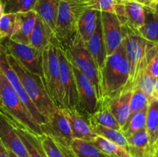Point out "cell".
<instances>
[{
	"instance_id": "6da1fadb",
	"label": "cell",
	"mask_w": 158,
	"mask_h": 157,
	"mask_svg": "<svg viewBox=\"0 0 158 157\" xmlns=\"http://www.w3.org/2000/svg\"><path fill=\"white\" fill-rule=\"evenodd\" d=\"M130 71L129 62L121 44L115 52L107 55L104 66L100 72L102 101L129 85Z\"/></svg>"
},
{
	"instance_id": "7a4b0ae2",
	"label": "cell",
	"mask_w": 158,
	"mask_h": 157,
	"mask_svg": "<svg viewBox=\"0 0 158 157\" xmlns=\"http://www.w3.org/2000/svg\"><path fill=\"white\" fill-rule=\"evenodd\" d=\"M123 33L122 45L124 48L131 69L129 85L133 88L137 84L140 73L146 68L158 44L148 41L138 32L127 26H123Z\"/></svg>"
},
{
	"instance_id": "3957f363",
	"label": "cell",
	"mask_w": 158,
	"mask_h": 157,
	"mask_svg": "<svg viewBox=\"0 0 158 157\" xmlns=\"http://www.w3.org/2000/svg\"><path fill=\"white\" fill-rule=\"evenodd\" d=\"M6 57L10 66L18 75L29 98L39 112L47 120L58 107L56 106L48 95L43 79L25 69L12 55L7 53V52Z\"/></svg>"
},
{
	"instance_id": "277c9868",
	"label": "cell",
	"mask_w": 158,
	"mask_h": 157,
	"mask_svg": "<svg viewBox=\"0 0 158 157\" xmlns=\"http://www.w3.org/2000/svg\"><path fill=\"white\" fill-rule=\"evenodd\" d=\"M0 100L3 109L18 122L21 129L40 135L43 133L40 125L37 124L24 106L12 85L0 69Z\"/></svg>"
},
{
	"instance_id": "5b68a950",
	"label": "cell",
	"mask_w": 158,
	"mask_h": 157,
	"mask_svg": "<svg viewBox=\"0 0 158 157\" xmlns=\"http://www.w3.org/2000/svg\"><path fill=\"white\" fill-rule=\"evenodd\" d=\"M60 45L63 48L71 61L91 82L100 104L102 101V92L100 88V72L86 44L80 38L78 32L69 40Z\"/></svg>"
},
{
	"instance_id": "8992f818",
	"label": "cell",
	"mask_w": 158,
	"mask_h": 157,
	"mask_svg": "<svg viewBox=\"0 0 158 157\" xmlns=\"http://www.w3.org/2000/svg\"><path fill=\"white\" fill-rule=\"evenodd\" d=\"M43 81L48 95L56 106L63 108L57 40L56 38L43 51Z\"/></svg>"
},
{
	"instance_id": "52a82bcc",
	"label": "cell",
	"mask_w": 158,
	"mask_h": 157,
	"mask_svg": "<svg viewBox=\"0 0 158 157\" xmlns=\"http://www.w3.org/2000/svg\"><path fill=\"white\" fill-rule=\"evenodd\" d=\"M87 9L83 0H60L54 36L60 44L77 33V22Z\"/></svg>"
},
{
	"instance_id": "ba28073f",
	"label": "cell",
	"mask_w": 158,
	"mask_h": 157,
	"mask_svg": "<svg viewBox=\"0 0 158 157\" xmlns=\"http://www.w3.org/2000/svg\"><path fill=\"white\" fill-rule=\"evenodd\" d=\"M3 44L7 53L29 72L43 79V52L29 45L15 42L10 38L3 39Z\"/></svg>"
},
{
	"instance_id": "9c48e42d",
	"label": "cell",
	"mask_w": 158,
	"mask_h": 157,
	"mask_svg": "<svg viewBox=\"0 0 158 157\" xmlns=\"http://www.w3.org/2000/svg\"><path fill=\"white\" fill-rule=\"evenodd\" d=\"M57 52L60 69V82L63 91V108L77 107L78 92L75 76L69 57L57 41Z\"/></svg>"
},
{
	"instance_id": "30bf717a",
	"label": "cell",
	"mask_w": 158,
	"mask_h": 157,
	"mask_svg": "<svg viewBox=\"0 0 158 157\" xmlns=\"http://www.w3.org/2000/svg\"><path fill=\"white\" fill-rule=\"evenodd\" d=\"M69 60L72 65L78 92V105L77 108L83 115L88 118L99 109L100 104L91 82L84 74L82 73L70 58Z\"/></svg>"
},
{
	"instance_id": "8fae6325",
	"label": "cell",
	"mask_w": 158,
	"mask_h": 157,
	"mask_svg": "<svg viewBox=\"0 0 158 157\" xmlns=\"http://www.w3.org/2000/svg\"><path fill=\"white\" fill-rule=\"evenodd\" d=\"M0 69L3 72V74L6 75V77L9 80L10 84L12 85V88H13L15 92L18 95L19 98L20 99L22 103L24 104L26 109H28V111L31 114V115L33 118V119L35 120V123L38 125H40V126L44 124L46 122V119L36 109V107L33 104L31 99L29 98L27 92L25 90L24 87H23V84L20 82L18 75H16V73L14 72L12 68L9 65V62L7 60V57H6V47L0 52Z\"/></svg>"
},
{
	"instance_id": "7c38bea8",
	"label": "cell",
	"mask_w": 158,
	"mask_h": 157,
	"mask_svg": "<svg viewBox=\"0 0 158 157\" xmlns=\"http://www.w3.org/2000/svg\"><path fill=\"white\" fill-rule=\"evenodd\" d=\"M43 133L49 135L59 143L71 149L73 135L67 119L63 115L61 108H57L44 124L40 126Z\"/></svg>"
},
{
	"instance_id": "4fadbf2b",
	"label": "cell",
	"mask_w": 158,
	"mask_h": 157,
	"mask_svg": "<svg viewBox=\"0 0 158 157\" xmlns=\"http://www.w3.org/2000/svg\"><path fill=\"white\" fill-rule=\"evenodd\" d=\"M100 19L106 55H110L121 46L123 38V25L113 12H100Z\"/></svg>"
},
{
	"instance_id": "5bb4252c",
	"label": "cell",
	"mask_w": 158,
	"mask_h": 157,
	"mask_svg": "<svg viewBox=\"0 0 158 157\" xmlns=\"http://www.w3.org/2000/svg\"><path fill=\"white\" fill-rule=\"evenodd\" d=\"M114 13L122 25L138 32L145 20L144 6L135 0H122L116 6Z\"/></svg>"
},
{
	"instance_id": "9a60e30c",
	"label": "cell",
	"mask_w": 158,
	"mask_h": 157,
	"mask_svg": "<svg viewBox=\"0 0 158 157\" xmlns=\"http://www.w3.org/2000/svg\"><path fill=\"white\" fill-rule=\"evenodd\" d=\"M133 88L128 85L117 93L104 99L100 103L108 108L117 123L122 128L127 123L131 115V98Z\"/></svg>"
},
{
	"instance_id": "2e32d148",
	"label": "cell",
	"mask_w": 158,
	"mask_h": 157,
	"mask_svg": "<svg viewBox=\"0 0 158 157\" xmlns=\"http://www.w3.org/2000/svg\"><path fill=\"white\" fill-rule=\"evenodd\" d=\"M72 131L73 138L80 139L92 143L97 135L92 129L87 117L81 113L77 108H61Z\"/></svg>"
},
{
	"instance_id": "e0dca14e",
	"label": "cell",
	"mask_w": 158,
	"mask_h": 157,
	"mask_svg": "<svg viewBox=\"0 0 158 157\" xmlns=\"http://www.w3.org/2000/svg\"><path fill=\"white\" fill-rule=\"evenodd\" d=\"M0 139L8 151L18 157H30L14 126L0 112Z\"/></svg>"
},
{
	"instance_id": "ac0fdd59",
	"label": "cell",
	"mask_w": 158,
	"mask_h": 157,
	"mask_svg": "<svg viewBox=\"0 0 158 157\" xmlns=\"http://www.w3.org/2000/svg\"><path fill=\"white\" fill-rule=\"evenodd\" d=\"M85 44L100 72L103 69L107 57L104 41H103L100 18L98 20L95 32L89 37L87 42H85Z\"/></svg>"
},
{
	"instance_id": "d6986e66",
	"label": "cell",
	"mask_w": 158,
	"mask_h": 157,
	"mask_svg": "<svg viewBox=\"0 0 158 157\" xmlns=\"http://www.w3.org/2000/svg\"><path fill=\"white\" fill-rule=\"evenodd\" d=\"M145 129L148 135L150 155L153 157L158 149V99H153L148 103Z\"/></svg>"
},
{
	"instance_id": "ffe728a7",
	"label": "cell",
	"mask_w": 158,
	"mask_h": 157,
	"mask_svg": "<svg viewBox=\"0 0 158 157\" xmlns=\"http://www.w3.org/2000/svg\"><path fill=\"white\" fill-rule=\"evenodd\" d=\"M37 15L33 10L17 14V28L10 39L15 42L29 45V38L32 32Z\"/></svg>"
},
{
	"instance_id": "44dd1931",
	"label": "cell",
	"mask_w": 158,
	"mask_h": 157,
	"mask_svg": "<svg viewBox=\"0 0 158 157\" xmlns=\"http://www.w3.org/2000/svg\"><path fill=\"white\" fill-rule=\"evenodd\" d=\"M37 15V14H36ZM54 33L50 28L37 15L32 32L29 38V46L43 52L54 39Z\"/></svg>"
},
{
	"instance_id": "7402d4cb",
	"label": "cell",
	"mask_w": 158,
	"mask_h": 157,
	"mask_svg": "<svg viewBox=\"0 0 158 157\" xmlns=\"http://www.w3.org/2000/svg\"><path fill=\"white\" fill-rule=\"evenodd\" d=\"M100 18V12L94 9H86L81 14L77 22V32L84 42L95 32Z\"/></svg>"
},
{
	"instance_id": "603a6c76",
	"label": "cell",
	"mask_w": 158,
	"mask_h": 157,
	"mask_svg": "<svg viewBox=\"0 0 158 157\" xmlns=\"http://www.w3.org/2000/svg\"><path fill=\"white\" fill-rule=\"evenodd\" d=\"M59 4L60 0H37L33 8L34 12L50 28L53 33Z\"/></svg>"
},
{
	"instance_id": "cb8c5ba5",
	"label": "cell",
	"mask_w": 158,
	"mask_h": 157,
	"mask_svg": "<svg viewBox=\"0 0 158 157\" xmlns=\"http://www.w3.org/2000/svg\"><path fill=\"white\" fill-rule=\"evenodd\" d=\"M126 138L128 143L127 151L131 157H151L145 128Z\"/></svg>"
},
{
	"instance_id": "d4e9b609",
	"label": "cell",
	"mask_w": 158,
	"mask_h": 157,
	"mask_svg": "<svg viewBox=\"0 0 158 157\" xmlns=\"http://www.w3.org/2000/svg\"><path fill=\"white\" fill-rule=\"evenodd\" d=\"M145 20L138 32L143 38L158 44V15L150 6H144Z\"/></svg>"
},
{
	"instance_id": "484cf974",
	"label": "cell",
	"mask_w": 158,
	"mask_h": 157,
	"mask_svg": "<svg viewBox=\"0 0 158 157\" xmlns=\"http://www.w3.org/2000/svg\"><path fill=\"white\" fill-rule=\"evenodd\" d=\"M15 128L17 134L24 144L30 157H47L46 155L39 135L26 129Z\"/></svg>"
},
{
	"instance_id": "4316f807",
	"label": "cell",
	"mask_w": 158,
	"mask_h": 157,
	"mask_svg": "<svg viewBox=\"0 0 158 157\" xmlns=\"http://www.w3.org/2000/svg\"><path fill=\"white\" fill-rule=\"evenodd\" d=\"M39 139L47 157H76L72 149L63 146L49 135L43 133Z\"/></svg>"
},
{
	"instance_id": "83f0119b",
	"label": "cell",
	"mask_w": 158,
	"mask_h": 157,
	"mask_svg": "<svg viewBox=\"0 0 158 157\" xmlns=\"http://www.w3.org/2000/svg\"><path fill=\"white\" fill-rule=\"evenodd\" d=\"M90 126L94 132L97 135L103 137L119 146H122L123 148L128 149V143L127 140L126 136L123 135L121 131L116 130V129H111V128L105 127L101 125L97 124L93 122L89 121Z\"/></svg>"
},
{
	"instance_id": "f1b7e54d",
	"label": "cell",
	"mask_w": 158,
	"mask_h": 157,
	"mask_svg": "<svg viewBox=\"0 0 158 157\" xmlns=\"http://www.w3.org/2000/svg\"><path fill=\"white\" fill-rule=\"evenodd\" d=\"M71 149L76 157H107L91 142L73 139Z\"/></svg>"
},
{
	"instance_id": "f546056e",
	"label": "cell",
	"mask_w": 158,
	"mask_h": 157,
	"mask_svg": "<svg viewBox=\"0 0 158 157\" xmlns=\"http://www.w3.org/2000/svg\"><path fill=\"white\" fill-rule=\"evenodd\" d=\"M92 143L107 157H131L126 149L100 135H97Z\"/></svg>"
},
{
	"instance_id": "4dcf8cb0",
	"label": "cell",
	"mask_w": 158,
	"mask_h": 157,
	"mask_svg": "<svg viewBox=\"0 0 158 157\" xmlns=\"http://www.w3.org/2000/svg\"><path fill=\"white\" fill-rule=\"evenodd\" d=\"M89 121L97 124L101 125L107 128L121 131V127L117 123V119L108 109V108L103 104H100L99 109L94 114L88 117Z\"/></svg>"
},
{
	"instance_id": "1f68e13d",
	"label": "cell",
	"mask_w": 158,
	"mask_h": 157,
	"mask_svg": "<svg viewBox=\"0 0 158 157\" xmlns=\"http://www.w3.org/2000/svg\"><path fill=\"white\" fill-rule=\"evenodd\" d=\"M148 107V106H147L140 111L130 115L127 123L121 129V132H123L125 136H129V135L140 131V129L145 128Z\"/></svg>"
},
{
	"instance_id": "d6a6232c",
	"label": "cell",
	"mask_w": 158,
	"mask_h": 157,
	"mask_svg": "<svg viewBox=\"0 0 158 157\" xmlns=\"http://www.w3.org/2000/svg\"><path fill=\"white\" fill-rule=\"evenodd\" d=\"M37 0H2L4 13L19 14L33 10Z\"/></svg>"
},
{
	"instance_id": "836d02e7",
	"label": "cell",
	"mask_w": 158,
	"mask_h": 157,
	"mask_svg": "<svg viewBox=\"0 0 158 157\" xmlns=\"http://www.w3.org/2000/svg\"><path fill=\"white\" fill-rule=\"evenodd\" d=\"M17 14L3 13L0 17V37L2 39L9 38L17 28Z\"/></svg>"
},
{
	"instance_id": "e575fe53",
	"label": "cell",
	"mask_w": 158,
	"mask_h": 157,
	"mask_svg": "<svg viewBox=\"0 0 158 157\" xmlns=\"http://www.w3.org/2000/svg\"><path fill=\"white\" fill-rule=\"evenodd\" d=\"M156 78L149 73L147 70L143 69V72L140 73L137 84L134 86H138L142 92L148 97V101L154 99V88Z\"/></svg>"
},
{
	"instance_id": "d590c367",
	"label": "cell",
	"mask_w": 158,
	"mask_h": 157,
	"mask_svg": "<svg viewBox=\"0 0 158 157\" xmlns=\"http://www.w3.org/2000/svg\"><path fill=\"white\" fill-rule=\"evenodd\" d=\"M148 99L138 86L133 87L131 98V114L140 111L148 106Z\"/></svg>"
},
{
	"instance_id": "8d00e7d4",
	"label": "cell",
	"mask_w": 158,
	"mask_h": 157,
	"mask_svg": "<svg viewBox=\"0 0 158 157\" xmlns=\"http://www.w3.org/2000/svg\"><path fill=\"white\" fill-rule=\"evenodd\" d=\"M86 8L99 12H113L115 7L122 0H83Z\"/></svg>"
},
{
	"instance_id": "74e56055",
	"label": "cell",
	"mask_w": 158,
	"mask_h": 157,
	"mask_svg": "<svg viewBox=\"0 0 158 157\" xmlns=\"http://www.w3.org/2000/svg\"><path fill=\"white\" fill-rule=\"evenodd\" d=\"M144 69L154 78H158V45Z\"/></svg>"
},
{
	"instance_id": "f35d334b",
	"label": "cell",
	"mask_w": 158,
	"mask_h": 157,
	"mask_svg": "<svg viewBox=\"0 0 158 157\" xmlns=\"http://www.w3.org/2000/svg\"><path fill=\"white\" fill-rule=\"evenodd\" d=\"M0 157H9L8 155L7 149H6L3 143H2L1 139H0Z\"/></svg>"
},
{
	"instance_id": "ab89813d",
	"label": "cell",
	"mask_w": 158,
	"mask_h": 157,
	"mask_svg": "<svg viewBox=\"0 0 158 157\" xmlns=\"http://www.w3.org/2000/svg\"><path fill=\"white\" fill-rule=\"evenodd\" d=\"M154 99H158V78H156L154 88Z\"/></svg>"
},
{
	"instance_id": "60d3db41",
	"label": "cell",
	"mask_w": 158,
	"mask_h": 157,
	"mask_svg": "<svg viewBox=\"0 0 158 157\" xmlns=\"http://www.w3.org/2000/svg\"><path fill=\"white\" fill-rule=\"evenodd\" d=\"M144 6H151V0H135Z\"/></svg>"
},
{
	"instance_id": "b9f144b4",
	"label": "cell",
	"mask_w": 158,
	"mask_h": 157,
	"mask_svg": "<svg viewBox=\"0 0 158 157\" xmlns=\"http://www.w3.org/2000/svg\"><path fill=\"white\" fill-rule=\"evenodd\" d=\"M4 48H5V46H4V44H3V40H2V41L0 42V52H1L3 50V49H4ZM0 107L2 108V103H1V100H0ZM2 109H3V108H2Z\"/></svg>"
},
{
	"instance_id": "7bdbcfd3",
	"label": "cell",
	"mask_w": 158,
	"mask_h": 157,
	"mask_svg": "<svg viewBox=\"0 0 158 157\" xmlns=\"http://www.w3.org/2000/svg\"><path fill=\"white\" fill-rule=\"evenodd\" d=\"M150 7L152 8V9H154V10L156 12H157V14L158 15V2H157V3H156V4L152 5V6H150Z\"/></svg>"
},
{
	"instance_id": "ee69618b",
	"label": "cell",
	"mask_w": 158,
	"mask_h": 157,
	"mask_svg": "<svg viewBox=\"0 0 158 157\" xmlns=\"http://www.w3.org/2000/svg\"><path fill=\"white\" fill-rule=\"evenodd\" d=\"M4 13V11H3V5H2V0H0V17L2 14Z\"/></svg>"
},
{
	"instance_id": "f6af8a7d",
	"label": "cell",
	"mask_w": 158,
	"mask_h": 157,
	"mask_svg": "<svg viewBox=\"0 0 158 157\" xmlns=\"http://www.w3.org/2000/svg\"><path fill=\"white\" fill-rule=\"evenodd\" d=\"M7 152H8V155H9V157H18L16 155H15V154H14L13 152H11V151L7 150Z\"/></svg>"
},
{
	"instance_id": "bcb514c9",
	"label": "cell",
	"mask_w": 158,
	"mask_h": 157,
	"mask_svg": "<svg viewBox=\"0 0 158 157\" xmlns=\"http://www.w3.org/2000/svg\"><path fill=\"white\" fill-rule=\"evenodd\" d=\"M157 2H158V0H151V6H152V5L156 4V3H157Z\"/></svg>"
},
{
	"instance_id": "7dc6e473",
	"label": "cell",
	"mask_w": 158,
	"mask_h": 157,
	"mask_svg": "<svg viewBox=\"0 0 158 157\" xmlns=\"http://www.w3.org/2000/svg\"><path fill=\"white\" fill-rule=\"evenodd\" d=\"M153 157H158V149L157 151H156V152L155 153H154V156Z\"/></svg>"
},
{
	"instance_id": "c3c4849f",
	"label": "cell",
	"mask_w": 158,
	"mask_h": 157,
	"mask_svg": "<svg viewBox=\"0 0 158 157\" xmlns=\"http://www.w3.org/2000/svg\"><path fill=\"white\" fill-rule=\"evenodd\" d=\"M2 40H3V39H2V38H1V37H0V42H2Z\"/></svg>"
}]
</instances>
